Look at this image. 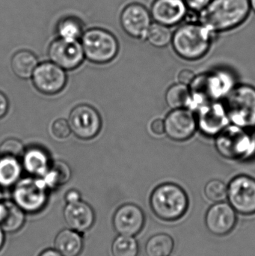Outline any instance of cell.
Masks as SVG:
<instances>
[{"label": "cell", "mask_w": 255, "mask_h": 256, "mask_svg": "<svg viewBox=\"0 0 255 256\" xmlns=\"http://www.w3.org/2000/svg\"><path fill=\"white\" fill-rule=\"evenodd\" d=\"M80 42L85 58L96 64L110 62L119 51V44L115 34L101 27L85 30Z\"/></svg>", "instance_id": "5"}, {"label": "cell", "mask_w": 255, "mask_h": 256, "mask_svg": "<svg viewBox=\"0 0 255 256\" xmlns=\"http://www.w3.org/2000/svg\"><path fill=\"white\" fill-rule=\"evenodd\" d=\"M54 249L62 256H79L83 250L80 233L71 228L61 230L54 240Z\"/></svg>", "instance_id": "20"}, {"label": "cell", "mask_w": 255, "mask_h": 256, "mask_svg": "<svg viewBox=\"0 0 255 256\" xmlns=\"http://www.w3.org/2000/svg\"><path fill=\"white\" fill-rule=\"evenodd\" d=\"M207 198L213 202H221L228 197V186L220 180H211L205 188Z\"/></svg>", "instance_id": "31"}, {"label": "cell", "mask_w": 255, "mask_h": 256, "mask_svg": "<svg viewBox=\"0 0 255 256\" xmlns=\"http://www.w3.org/2000/svg\"><path fill=\"white\" fill-rule=\"evenodd\" d=\"M251 15L250 0H212L196 19L220 34L242 26Z\"/></svg>", "instance_id": "1"}, {"label": "cell", "mask_w": 255, "mask_h": 256, "mask_svg": "<svg viewBox=\"0 0 255 256\" xmlns=\"http://www.w3.org/2000/svg\"><path fill=\"white\" fill-rule=\"evenodd\" d=\"M227 76L220 74H207L199 78H195L190 90L196 102L201 106L216 103L228 90Z\"/></svg>", "instance_id": "11"}, {"label": "cell", "mask_w": 255, "mask_h": 256, "mask_svg": "<svg viewBox=\"0 0 255 256\" xmlns=\"http://www.w3.org/2000/svg\"><path fill=\"white\" fill-rule=\"evenodd\" d=\"M139 245L133 237L119 236L112 245V256H138Z\"/></svg>", "instance_id": "30"}, {"label": "cell", "mask_w": 255, "mask_h": 256, "mask_svg": "<svg viewBox=\"0 0 255 256\" xmlns=\"http://www.w3.org/2000/svg\"><path fill=\"white\" fill-rule=\"evenodd\" d=\"M51 132L54 138L58 140H64L70 135V129L69 122L66 120L60 118L55 120L51 127Z\"/></svg>", "instance_id": "33"}, {"label": "cell", "mask_w": 255, "mask_h": 256, "mask_svg": "<svg viewBox=\"0 0 255 256\" xmlns=\"http://www.w3.org/2000/svg\"><path fill=\"white\" fill-rule=\"evenodd\" d=\"M212 0H184L190 13L196 18V15L199 14L207 6L211 3Z\"/></svg>", "instance_id": "34"}, {"label": "cell", "mask_w": 255, "mask_h": 256, "mask_svg": "<svg viewBox=\"0 0 255 256\" xmlns=\"http://www.w3.org/2000/svg\"><path fill=\"white\" fill-rule=\"evenodd\" d=\"M149 10L154 22L171 28L187 20L190 14L184 0H153Z\"/></svg>", "instance_id": "14"}, {"label": "cell", "mask_w": 255, "mask_h": 256, "mask_svg": "<svg viewBox=\"0 0 255 256\" xmlns=\"http://www.w3.org/2000/svg\"><path fill=\"white\" fill-rule=\"evenodd\" d=\"M31 78L36 90L47 96L60 92L67 82V76L64 69L52 62L37 66Z\"/></svg>", "instance_id": "13"}, {"label": "cell", "mask_w": 255, "mask_h": 256, "mask_svg": "<svg viewBox=\"0 0 255 256\" xmlns=\"http://www.w3.org/2000/svg\"><path fill=\"white\" fill-rule=\"evenodd\" d=\"M2 198H3L2 194H1V190H0V201H1V200H2Z\"/></svg>", "instance_id": "42"}, {"label": "cell", "mask_w": 255, "mask_h": 256, "mask_svg": "<svg viewBox=\"0 0 255 256\" xmlns=\"http://www.w3.org/2000/svg\"><path fill=\"white\" fill-rule=\"evenodd\" d=\"M224 108L229 121L235 126L250 130L255 128V87H235L228 94Z\"/></svg>", "instance_id": "4"}, {"label": "cell", "mask_w": 255, "mask_h": 256, "mask_svg": "<svg viewBox=\"0 0 255 256\" xmlns=\"http://www.w3.org/2000/svg\"><path fill=\"white\" fill-rule=\"evenodd\" d=\"M37 66V57L33 52L25 50L16 52L10 61L12 72L20 79L26 80L31 78Z\"/></svg>", "instance_id": "23"}, {"label": "cell", "mask_w": 255, "mask_h": 256, "mask_svg": "<svg viewBox=\"0 0 255 256\" xmlns=\"http://www.w3.org/2000/svg\"><path fill=\"white\" fill-rule=\"evenodd\" d=\"M175 246L173 238L169 234H157L150 238L145 244L148 256H169Z\"/></svg>", "instance_id": "25"}, {"label": "cell", "mask_w": 255, "mask_h": 256, "mask_svg": "<svg viewBox=\"0 0 255 256\" xmlns=\"http://www.w3.org/2000/svg\"><path fill=\"white\" fill-rule=\"evenodd\" d=\"M151 210L159 219L174 222L182 218L189 207L187 192L179 185L166 183L159 185L150 198Z\"/></svg>", "instance_id": "3"}, {"label": "cell", "mask_w": 255, "mask_h": 256, "mask_svg": "<svg viewBox=\"0 0 255 256\" xmlns=\"http://www.w3.org/2000/svg\"><path fill=\"white\" fill-rule=\"evenodd\" d=\"M165 132L174 141L183 142L191 138L198 128L197 118L190 110H173L164 121Z\"/></svg>", "instance_id": "15"}, {"label": "cell", "mask_w": 255, "mask_h": 256, "mask_svg": "<svg viewBox=\"0 0 255 256\" xmlns=\"http://www.w3.org/2000/svg\"><path fill=\"white\" fill-rule=\"evenodd\" d=\"M4 232L3 231L2 228L0 227V250L3 248L4 244V240H5V236H4Z\"/></svg>", "instance_id": "40"}, {"label": "cell", "mask_w": 255, "mask_h": 256, "mask_svg": "<svg viewBox=\"0 0 255 256\" xmlns=\"http://www.w3.org/2000/svg\"><path fill=\"white\" fill-rule=\"evenodd\" d=\"M250 7H251L252 13L255 15V0H250Z\"/></svg>", "instance_id": "41"}, {"label": "cell", "mask_w": 255, "mask_h": 256, "mask_svg": "<svg viewBox=\"0 0 255 256\" xmlns=\"http://www.w3.org/2000/svg\"><path fill=\"white\" fill-rule=\"evenodd\" d=\"M8 100L3 93L0 92V118H3L8 110Z\"/></svg>", "instance_id": "37"}, {"label": "cell", "mask_w": 255, "mask_h": 256, "mask_svg": "<svg viewBox=\"0 0 255 256\" xmlns=\"http://www.w3.org/2000/svg\"><path fill=\"white\" fill-rule=\"evenodd\" d=\"M191 98L190 90L184 84H175L166 92V102L172 110L184 108L188 104Z\"/></svg>", "instance_id": "29"}, {"label": "cell", "mask_w": 255, "mask_h": 256, "mask_svg": "<svg viewBox=\"0 0 255 256\" xmlns=\"http://www.w3.org/2000/svg\"><path fill=\"white\" fill-rule=\"evenodd\" d=\"M120 25L123 31L132 38L145 39L153 21L149 8L138 2L126 4L120 12Z\"/></svg>", "instance_id": "8"}, {"label": "cell", "mask_w": 255, "mask_h": 256, "mask_svg": "<svg viewBox=\"0 0 255 256\" xmlns=\"http://www.w3.org/2000/svg\"><path fill=\"white\" fill-rule=\"evenodd\" d=\"M172 36L173 31L171 27L153 22L145 40L154 48H163L172 44Z\"/></svg>", "instance_id": "28"}, {"label": "cell", "mask_w": 255, "mask_h": 256, "mask_svg": "<svg viewBox=\"0 0 255 256\" xmlns=\"http://www.w3.org/2000/svg\"><path fill=\"white\" fill-rule=\"evenodd\" d=\"M20 164L16 158L1 156L0 159V185L5 188L16 184L20 177Z\"/></svg>", "instance_id": "26"}, {"label": "cell", "mask_w": 255, "mask_h": 256, "mask_svg": "<svg viewBox=\"0 0 255 256\" xmlns=\"http://www.w3.org/2000/svg\"><path fill=\"white\" fill-rule=\"evenodd\" d=\"M145 218L142 209L134 204H123L114 214V230L119 236L133 237L139 234L145 225Z\"/></svg>", "instance_id": "17"}, {"label": "cell", "mask_w": 255, "mask_h": 256, "mask_svg": "<svg viewBox=\"0 0 255 256\" xmlns=\"http://www.w3.org/2000/svg\"><path fill=\"white\" fill-rule=\"evenodd\" d=\"M23 166L33 176H44L50 166L47 154L39 148L28 149L24 152Z\"/></svg>", "instance_id": "24"}, {"label": "cell", "mask_w": 255, "mask_h": 256, "mask_svg": "<svg viewBox=\"0 0 255 256\" xmlns=\"http://www.w3.org/2000/svg\"><path fill=\"white\" fill-rule=\"evenodd\" d=\"M23 144L16 138H7L0 146V154L6 158H18L23 156Z\"/></svg>", "instance_id": "32"}, {"label": "cell", "mask_w": 255, "mask_h": 256, "mask_svg": "<svg viewBox=\"0 0 255 256\" xmlns=\"http://www.w3.org/2000/svg\"><path fill=\"white\" fill-rule=\"evenodd\" d=\"M238 222L236 210L229 203L217 202L206 214L205 224L214 236H227L233 231Z\"/></svg>", "instance_id": "16"}, {"label": "cell", "mask_w": 255, "mask_h": 256, "mask_svg": "<svg viewBox=\"0 0 255 256\" xmlns=\"http://www.w3.org/2000/svg\"><path fill=\"white\" fill-rule=\"evenodd\" d=\"M48 56L54 64L64 70H70L82 64L85 54L80 40L57 37L49 45Z\"/></svg>", "instance_id": "10"}, {"label": "cell", "mask_w": 255, "mask_h": 256, "mask_svg": "<svg viewBox=\"0 0 255 256\" xmlns=\"http://www.w3.org/2000/svg\"><path fill=\"white\" fill-rule=\"evenodd\" d=\"M216 148L225 158L239 160L253 156L255 152V137L250 130L229 126L217 134Z\"/></svg>", "instance_id": "6"}, {"label": "cell", "mask_w": 255, "mask_h": 256, "mask_svg": "<svg viewBox=\"0 0 255 256\" xmlns=\"http://www.w3.org/2000/svg\"><path fill=\"white\" fill-rule=\"evenodd\" d=\"M151 130L156 135H162L165 132L164 121L161 120H156L151 124Z\"/></svg>", "instance_id": "36"}, {"label": "cell", "mask_w": 255, "mask_h": 256, "mask_svg": "<svg viewBox=\"0 0 255 256\" xmlns=\"http://www.w3.org/2000/svg\"><path fill=\"white\" fill-rule=\"evenodd\" d=\"M194 79V73L188 69L181 70L178 75V80H179L180 84H184V85H190L193 82Z\"/></svg>", "instance_id": "35"}, {"label": "cell", "mask_w": 255, "mask_h": 256, "mask_svg": "<svg viewBox=\"0 0 255 256\" xmlns=\"http://www.w3.org/2000/svg\"><path fill=\"white\" fill-rule=\"evenodd\" d=\"M64 218L69 228L82 233L88 231L93 226L95 214L89 204L79 200L67 203L64 209Z\"/></svg>", "instance_id": "19"}, {"label": "cell", "mask_w": 255, "mask_h": 256, "mask_svg": "<svg viewBox=\"0 0 255 256\" xmlns=\"http://www.w3.org/2000/svg\"><path fill=\"white\" fill-rule=\"evenodd\" d=\"M47 190L43 179L27 178L15 185L13 201L25 213H37L47 202Z\"/></svg>", "instance_id": "7"}, {"label": "cell", "mask_w": 255, "mask_h": 256, "mask_svg": "<svg viewBox=\"0 0 255 256\" xmlns=\"http://www.w3.org/2000/svg\"><path fill=\"white\" fill-rule=\"evenodd\" d=\"M38 256H62L55 249H47L43 251Z\"/></svg>", "instance_id": "39"}, {"label": "cell", "mask_w": 255, "mask_h": 256, "mask_svg": "<svg viewBox=\"0 0 255 256\" xmlns=\"http://www.w3.org/2000/svg\"><path fill=\"white\" fill-rule=\"evenodd\" d=\"M229 204L244 216L255 214V179L245 174L232 179L228 186Z\"/></svg>", "instance_id": "9"}, {"label": "cell", "mask_w": 255, "mask_h": 256, "mask_svg": "<svg viewBox=\"0 0 255 256\" xmlns=\"http://www.w3.org/2000/svg\"><path fill=\"white\" fill-rule=\"evenodd\" d=\"M229 120L225 108L220 104L213 103L201 106L198 116V127L203 134L217 135L226 128Z\"/></svg>", "instance_id": "18"}, {"label": "cell", "mask_w": 255, "mask_h": 256, "mask_svg": "<svg viewBox=\"0 0 255 256\" xmlns=\"http://www.w3.org/2000/svg\"><path fill=\"white\" fill-rule=\"evenodd\" d=\"M217 36L197 20H187L174 30L172 48L181 58L196 61L208 54Z\"/></svg>", "instance_id": "2"}, {"label": "cell", "mask_w": 255, "mask_h": 256, "mask_svg": "<svg viewBox=\"0 0 255 256\" xmlns=\"http://www.w3.org/2000/svg\"><path fill=\"white\" fill-rule=\"evenodd\" d=\"M64 198H65L66 202H67V203L75 202L81 200V196L80 194H79L78 191L72 190L68 191V192L66 194Z\"/></svg>", "instance_id": "38"}, {"label": "cell", "mask_w": 255, "mask_h": 256, "mask_svg": "<svg viewBox=\"0 0 255 256\" xmlns=\"http://www.w3.org/2000/svg\"><path fill=\"white\" fill-rule=\"evenodd\" d=\"M25 213L13 201L4 200V212L0 227L5 233H14L23 227Z\"/></svg>", "instance_id": "21"}, {"label": "cell", "mask_w": 255, "mask_h": 256, "mask_svg": "<svg viewBox=\"0 0 255 256\" xmlns=\"http://www.w3.org/2000/svg\"><path fill=\"white\" fill-rule=\"evenodd\" d=\"M68 122L71 132L84 140L97 136L102 127L100 114L92 106L85 104L79 105L71 111Z\"/></svg>", "instance_id": "12"}, {"label": "cell", "mask_w": 255, "mask_h": 256, "mask_svg": "<svg viewBox=\"0 0 255 256\" xmlns=\"http://www.w3.org/2000/svg\"><path fill=\"white\" fill-rule=\"evenodd\" d=\"M70 168L65 162L56 161L49 166L46 174L43 176V182L48 189L55 188L64 184L70 178Z\"/></svg>", "instance_id": "27"}, {"label": "cell", "mask_w": 255, "mask_h": 256, "mask_svg": "<svg viewBox=\"0 0 255 256\" xmlns=\"http://www.w3.org/2000/svg\"><path fill=\"white\" fill-rule=\"evenodd\" d=\"M57 37L67 40H79L83 36L85 28L83 21L75 15H64L55 24Z\"/></svg>", "instance_id": "22"}]
</instances>
